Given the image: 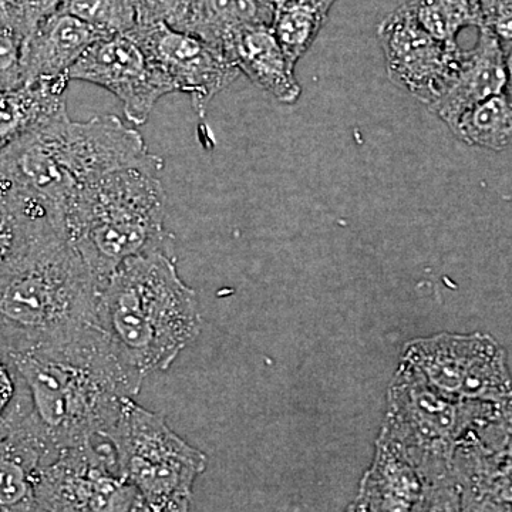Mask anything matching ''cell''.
<instances>
[{
	"label": "cell",
	"mask_w": 512,
	"mask_h": 512,
	"mask_svg": "<svg viewBox=\"0 0 512 512\" xmlns=\"http://www.w3.org/2000/svg\"><path fill=\"white\" fill-rule=\"evenodd\" d=\"M5 360L18 383L16 399L53 458L67 448L103 440L143 384L96 323Z\"/></svg>",
	"instance_id": "obj_1"
},
{
	"label": "cell",
	"mask_w": 512,
	"mask_h": 512,
	"mask_svg": "<svg viewBox=\"0 0 512 512\" xmlns=\"http://www.w3.org/2000/svg\"><path fill=\"white\" fill-rule=\"evenodd\" d=\"M96 315L121 363L143 382L173 365L202 328L197 293L167 251L124 261L100 285Z\"/></svg>",
	"instance_id": "obj_2"
},
{
	"label": "cell",
	"mask_w": 512,
	"mask_h": 512,
	"mask_svg": "<svg viewBox=\"0 0 512 512\" xmlns=\"http://www.w3.org/2000/svg\"><path fill=\"white\" fill-rule=\"evenodd\" d=\"M156 157L136 128L119 117L72 121L64 111L0 154V190L39 202L60 228L64 204L77 191Z\"/></svg>",
	"instance_id": "obj_3"
},
{
	"label": "cell",
	"mask_w": 512,
	"mask_h": 512,
	"mask_svg": "<svg viewBox=\"0 0 512 512\" xmlns=\"http://www.w3.org/2000/svg\"><path fill=\"white\" fill-rule=\"evenodd\" d=\"M160 157L120 168L72 195L60 214L64 238L100 285L124 261L151 252H170L165 231V190Z\"/></svg>",
	"instance_id": "obj_4"
},
{
	"label": "cell",
	"mask_w": 512,
	"mask_h": 512,
	"mask_svg": "<svg viewBox=\"0 0 512 512\" xmlns=\"http://www.w3.org/2000/svg\"><path fill=\"white\" fill-rule=\"evenodd\" d=\"M96 306L89 269L52 229L0 276V356L46 348L94 325Z\"/></svg>",
	"instance_id": "obj_5"
},
{
	"label": "cell",
	"mask_w": 512,
	"mask_h": 512,
	"mask_svg": "<svg viewBox=\"0 0 512 512\" xmlns=\"http://www.w3.org/2000/svg\"><path fill=\"white\" fill-rule=\"evenodd\" d=\"M495 407L448 397L400 362L387 392L379 437L407 454L431 483L453 474L458 444L476 433Z\"/></svg>",
	"instance_id": "obj_6"
},
{
	"label": "cell",
	"mask_w": 512,
	"mask_h": 512,
	"mask_svg": "<svg viewBox=\"0 0 512 512\" xmlns=\"http://www.w3.org/2000/svg\"><path fill=\"white\" fill-rule=\"evenodd\" d=\"M116 456L117 470L143 495L150 512L191 497L192 485L208 458L168 427L161 414L127 400L104 439Z\"/></svg>",
	"instance_id": "obj_7"
},
{
	"label": "cell",
	"mask_w": 512,
	"mask_h": 512,
	"mask_svg": "<svg viewBox=\"0 0 512 512\" xmlns=\"http://www.w3.org/2000/svg\"><path fill=\"white\" fill-rule=\"evenodd\" d=\"M402 363L453 399L493 404L512 400L507 353L487 333L444 332L410 340Z\"/></svg>",
	"instance_id": "obj_8"
},
{
	"label": "cell",
	"mask_w": 512,
	"mask_h": 512,
	"mask_svg": "<svg viewBox=\"0 0 512 512\" xmlns=\"http://www.w3.org/2000/svg\"><path fill=\"white\" fill-rule=\"evenodd\" d=\"M37 512H150L120 476L109 441L67 448L40 470Z\"/></svg>",
	"instance_id": "obj_9"
},
{
	"label": "cell",
	"mask_w": 512,
	"mask_h": 512,
	"mask_svg": "<svg viewBox=\"0 0 512 512\" xmlns=\"http://www.w3.org/2000/svg\"><path fill=\"white\" fill-rule=\"evenodd\" d=\"M69 76L113 93L123 104L126 119L136 126L147 123L158 100L175 93L170 80L128 33L101 37L74 64Z\"/></svg>",
	"instance_id": "obj_10"
},
{
	"label": "cell",
	"mask_w": 512,
	"mask_h": 512,
	"mask_svg": "<svg viewBox=\"0 0 512 512\" xmlns=\"http://www.w3.org/2000/svg\"><path fill=\"white\" fill-rule=\"evenodd\" d=\"M128 35L170 80L175 93L190 96L192 107L201 119L207 116L214 97L241 76L238 67L221 50L191 33L156 25L136 26Z\"/></svg>",
	"instance_id": "obj_11"
},
{
	"label": "cell",
	"mask_w": 512,
	"mask_h": 512,
	"mask_svg": "<svg viewBox=\"0 0 512 512\" xmlns=\"http://www.w3.org/2000/svg\"><path fill=\"white\" fill-rule=\"evenodd\" d=\"M390 82L427 107L439 96L463 49L434 39L409 6L386 16L377 28Z\"/></svg>",
	"instance_id": "obj_12"
},
{
	"label": "cell",
	"mask_w": 512,
	"mask_h": 512,
	"mask_svg": "<svg viewBox=\"0 0 512 512\" xmlns=\"http://www.w3.org/2000/svg\"><path fill=\"white\" fill-rule=\"evenodd\" d=\"M476 46L463 50L447 77L443 89L429 109L456 130L461 117L507 86V66L503 43L490 29L481 28Z\"/></svg>",
	"instance_id": "obj_13"
},
{
	"label": "cell",
	"mask_w": 512,
	"mask_h": 512,
	"mask_svg": "<svg viewBox=\"0 0 512 512\" xmlns=\"http://www.w3.org/2000/svg\"><path fill=\"white\" fill-rule=\"evenodd\" d=\"M106 33L66 10L43 20L23 42V84L50 83L66 89L70 70Z\"/></svg>",
	"instance_id": "obj_14"
},
{
	"label": "cell",
	"mask_w": 512,
	"mask_h": 512,
	"mask_svg": "<svg viewBox=\"0 0 512 512\" xmlns=\"http://www.w3.org/2000/svg\"><path fill=\"white\" fill-rule=\"evenodd\" d=\"M427 484L429 481L407 454L379 437L375 457L348 512H412Z\"/></svg>",
	"instance_id": "obj_15"
},
{
	"label": "cell",
	"mask_w": 512,
	"mask_h": 512,
	"mask_svg": "<svg viewBox=\"0 0 512 512\" xmlns=\"http://www.w3.org/2000/svg\"><path fill=\"white\" fill-rule=\"evenodd\" d=\"M221 52L241 74L279 103L295 104L301 97L295 67L276 40L271 25H249L237 30L228 37Z\"/></svg>",
	"instance_id": "obj_16"
},
{
	"label": "cell",
	"mask_w": 512,
	"mask_h": 512,
	"mask_svg": "<svg viewBox=\"0 0 512 512\" xmlns=\"http://www.w3.org/2000/svg\"><path fill=\"white\" fill-rule=\"evenodd\" d=\"M453 474L463 512H512V458L471 434L454 451Z\"/></svg>",
	"instance_id": "obj_17"
},
{
	"label": "cell",
	"mask_w": 512,
	"mask_h": 512,
	"mask_svg": "<svg viewBox=\"0 0 512 512\" xmlns=\"http://www.w3.org/2000/svg\"><path fill=\"white\" fill-rule=\"evenodd\" d=\"M275 9L262 0H191L181 32L221 50L232 33L249 25H271Z\"/></svg>",
	"instance_id": "obj_18"
},
{
	"label": "cell",
	"mask_w": 512,
	"mask_h": 512,
	"mask_svg": "<svg viewBox=\"0 0 512 512\" xmlns=\"http://www.w3.org/2000/svg\"><path fill=\"white\" fill-rule=\"evenodd\" d=\"M64 90L55 84L33 83L0 92V154L19 138L67 111Z\"/></svg>",
	"instance_id": "obj_19"
},
{
	"label": "cell",
	"mask_w": 512,
	"mask_h": 512,
	"mask_svg": "<svg viewBox=\"0 0 512 512\" xmlns=\"http://www.w3.org/2000/svg\"><path fill=\"white\" fill-rule=\"evenodd\" d=\"M55 228L60 229L39 202L0 191V276Z\"/></svg>",
	"instance_id": "obj_20"
},
{
	"label": "cell",
	"mask_w": 512,
	"mask_h": 512,
	"mask_svg": "<svg viewBox=\"0 0 512 512\" xmlns=\"http://www.w3.org/2000/svg\"><path fill=\"white\" fill-rule=\"evenodd\" d=\"M335 2L291 0L275 10L272 30L293 67L311 49Z\"/></svg>",
	"instance_id": "obj_21"
},
{
	"label": "cell",
	"mask_w": 512,
	"mask_h": 512,
	"mask_svg": "<svg viewBox=\"0 0 512 512\" xmlns=\"http://www.w3.org/2000/svg\"><path fill=\"white\" fill-rule=\"evenodd\" d=\"M453 133L468 146L493 151L512 148V101L504 93L490 97L467 111Z\"/></svg>",
	"instance_id": "obj_22"
},
{
	"label": "cell",
	"mask_w": 512,
	"mask_h": 512,
	"mask_svg": "<svg viewBox=\"0 0 512 512\" xmlns=\"http://www.w3.org/2000/svg\"><path fill=\"white\" fill-rule=\"evenodd\" d=\"M407 6L424 30L448 45H456L463 29L483 28L481 0H412Z\"/></svg>",
	"instance_id": "obj_23"
},
{
	"label": "cell",
	"mask_w": 512,
	"mask_h": 512,
	"mask_svg": "<svg viewBox=\"0 0 512 512\" xmlns=\"http://www.w3.org/2000/svg\"><path fill=\"white\" fill-rule=\"evenodd\" d=\"M63 10L106 35L128 33L136 28L130 0H69Z\"/></svg>",
	"instance_id": "obj_24"
},
{
	"label": "cell",
	"mask_w": 512,
	"mask_h": 512,
	"mask_svg": "<svg viewBox=\"0 0 512 512\" xmlns=\"http://www.w3.org/2000/svg\"><path fill=\"white\" fill-rule=\"evenodd\" d=\"M136 16V26L167 25L180 30L191 0H130Z\"/></svg>",
	"instance_id": "obj_25"
},
{
	"label": "cell",
	"mask_w": 512,
	"mask_h": 512,
	"mask_svg": "<svg viewBox=\"0 0 512 512\" xmlns=\"http://www.w3.org/2000/svg\"><path fill=\"white\" fill-rule=\"evenodd\" d=\"M22 35L13 26L0 23V92L18 89L22 79Z\"/></svg>",
	"instance_id": "obj_26"
},
{
	"label": "cell",
	"mask_w": 512,
	"mask_h": 512,
	"mask_svg": "<svg viewBox=\"0 0 512 512\" xmlns=\"http://www.w3.org/2000/svg\"><path fill=\"white\" fill-rule=\"evenodd\" d=\"M474 436L490 450L512 458V400L497 404L490 419L478 427Z\"/></svg>",
	"instance_id": "obj_27"
},
{
	"label": "cell",
	"mask_w": 512,
	"mask_h": 512,
	"mask_svg": "<svg viewBox=\"0 0 512 512\" xmlns=\"http://www.w3.org/2000/svg\"><path fill=\"white\" fill-rule=\"evenodd\" d=\"M412 512H463L454 474L427 484Z\"/></svg>",
	"instance_id": "obj_28"
},
{
	"label": "cell",
	"mask_w": 512,
	"mask_h": 512,
	"mask_svg": "<svg viewBox=\"0 0 512 512\" xmlns=\"http://www.w3.org/2000/svg\"><path fill=\"white\" fill-rule=\"evenodd\" d=\"M69 0H20L18 28L26 39L47 18L66 8Z\"/></svg>",
	"instance_id": "obj_29"
},
{
	"label": "cell",
	"mask_w": 512,
	"mask_h": 512,
	"mask_svg": "<svg viewBox=\"0 0 512 512\" xmlns=\"http://www.w3.org/2000/svg\"><path fill=\"white\" fill-rule=\"evenodd\" d=\"M483 28L490 29L503 46L512 45V0H481Z\"/></svg>",
	"instance_id": "obj_30"
},
{
	"label": "cell",
	"mask_w": 512,
	"mask_h": 512,
	"mask_svg": "<svg viewBox=\"0 0 512 512\" xmlns=\"http://www.w3.org/2000/svg\"><path fill=\"white\" fill-rule=\"evenodd\" d=\"M16 392H18V383H16L15 373L5 357L0 356V420L9 412Z\"/></svg>",
	"instance_id": "obj_31"
},
{
	"label": "cell",
	"mask_w": 512,
	"mask_h": 512,
	"mask_svg": "<svg viewBox=\"0 0 512 512\" xmlns=\"http://www.w3.org/2000/svg\"><path fill=\"white\" fill-rule=\"evenodd\" d=\"M19 5L20 0H0V23L13 26L18 32Z\"/></svg>",
	"instance_id": "obj_32"
},
{
	"label": "cell",
	"mask_w": 512,
	"mask_h": 512,
	"mask_svg": "<svg viewBox=\"0 0 512 512\" xmlns=\"http://www.w3.org/2000/svg\"><path fill=\"white\" fill-rule=\"evenodd\" d=\"M505 66H507V86L504 94L512 101V45L505 46Z\"/></svg>",
	"instance_id": "obj_33"
},
{
	"label": "cell",
	"mask_w": 512,
	"mask_h": 512,
	"mask_svg": "<svg viewBox=\"0 0 512 512\" xmlns=\"http://www.w3.org/2000/svg\"><path fill=\"white\" fill-rule=\"evenodd\" d=\"M164 512H190V498L175 501V503L168 505Z\"/></svg>",
	"instance_id": "obj_34"
},
{
	"label": "cell",
	"mask_w": 512,
	"mask_h": 512,
	"mask_svg": "<svg viewBox=\"0 0 512 512\" xmlns=\"http://www.w3.org/2000/svg\"><path fill=\"white\" fill-rule=\"evenodd\" d=\"M262 2H265L266 5H269L271 8L276 10L281 8V6H284L285 3L291 2V0H262Z\"/></svg>",
	"instance_id": "obj_35"
},
{
	"label": "cell",
	"mask_w": 512,
	"mask_h": 512,
	"mask_svg": "<svg viewBox=\"0 0 512 512\" xmlns=\"http://www.w3.org/2000/svg\"><path fill=\"white\" fill-rule=\"evenodd\" d=\"M346 512H348V511H346Z\"/></svg>",
	"instance_id": "obj_36"
}]
</instances>
